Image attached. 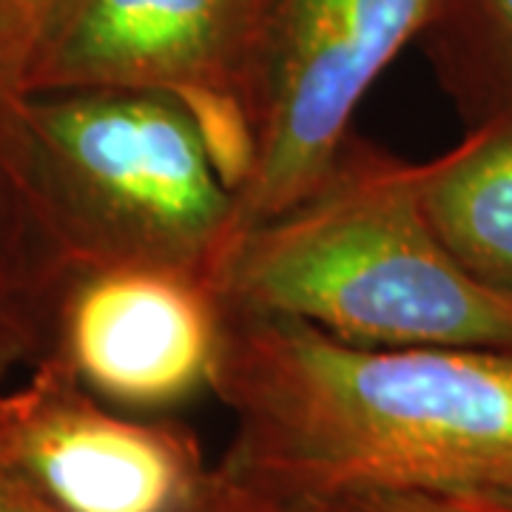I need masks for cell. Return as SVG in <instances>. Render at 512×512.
Instances as JSON below:
<instances>
[{"mask_svg":"<svg viewBox=\"0 0 512 512\" xmlns=\"http://www.w3.org/2000/svg\"><path fill=\"white\" fill-rule=\"evenodd\" d=\"M222 328L220 296L202 276L160 265H100L60 279L43 353L100 402L165 413L211 390Z\"/></svg>","mask_w":512,"mask_h":512,"instance_id":"cell-6","label":"cell"},{"mask_svg":"<svg viewBox=\"0 0 512 512\" xmlns=\"http://www.w3.org/2000/svg\"><path fill=\"white\" fill-rule=\"evenodd\" d=\"M214 291L222 311L308 322L350 345L512 350V299L441 245L419 163L353 137L311 194L237 239Z\"/></svg>","mask_w":512,"mask_h":512,"instance_id":"cell-2","label":"cell"},{"mask_svg":"<svg viewBox=\"0 0 512 512\" xmlns=\"http://www.w3.org/2000/svg\"><path fill=\"white\" fill-rule=\"evenodd\" d=\"M69 0H0V97L26 92L46 40Z\"/></svg>","mask_w":512,"mask_h":512,"instance_id":"cell-11","label":"cell"},{"mask_svg":"<svg viewBox=\"0 0 512 512\" xmlns=\"http://www.w3.org/2000/svg\"><path fill=\"white\" fill-rule=\"evenodd\" d=\"M0 512H60L12 473L0 470Z\"/></svg>","mask_w":512,"mask_h":512,"instance_id":"cell-15","label":"cell"},{"mask_svg":"<svg viewBox=\"0 0 512 512\" xmlns=\"http://www.w3.org/2000/svg\"><path fill=\"white\" fill-rule=\"evenodd\" d=\"M12 97H0V302H52L60 268L40 237L6 146L3 111Z\"/></svg>","mask_w":512,"mask_h":512,"instance_id":"cell-10","label":"cell"},{"mask_svg":"<svg viewBox=\"0 0 512 512\" xmlns=\"http://www.w3.org/2000/svg\"><path fill=\"white\" fill-rule=\"evenodd\" d=\"M225 313L211 393L234 416L217 470L276 504L512 493V350L370 348Z\"/></svg>","mask_w":512,"mask_h":512,"instance_id":"cell-1","label":"cell"},{"mask_svg":"<svg viewBox=\"0 0 512 512\" xmlns=\"http://www.w3.org/2000/svg\"><path fill=\"white\" fill-rule=\"evenodd\" d=\"M0 470L60 512H197L217 481L188 427L123 416L52 353L0 387Z\"/></svg>","mask_w":512,"mask_h":512,"instance_id":"cell-5","label":"cell"},{"mask_svg":"<svg viewBox=\"0 0 512 512\" xmlns=\"http://www.w3.org/2000/svg\"><path fill=\"white\" fill-rule=\"evenodd\" d=\"M419 40L470 126L512 109V0H433Z\"/></svg>","mask_w":512,"mask_h":512,"instance_id":"cell-9","label":"cell"},{"mask_svg":"<svg viewBox=\"0 0 512 512\" xmlns=\"http://www.w3.org/2000/svg\"><path fill=\"white\" fill-rule=\"evenodd\" d=\"M316 512H470L458 507L450 498L436 495H353L339 498L322 507H311Z\"/></svg>","mask_w":512,"mask_h":512,"instance_id":"cell-13","label":"cell"},{"mask_svg":"<svg viewBox=\"0 0 512 512\" xmlns=\"http://www.w3.org/2000/svg\"><path fill=\"white\" fill-rule=\"evenodd\" d=\"M279 512H316L305 504H279Z\"/></svg>","mask_w":512,"mask_h":512,"instance_id":"cell-17","label":"cell"},{"mask_svg":"<svg viewBox=\"0 0 512 512\" xmlns=\"http://www.w3.org/2000/svg\"><path fill=\"white\" fill-rule=\"evenodd\" d=\"M458 507L470 512H512V493L493 495H464V498H450Z\"/></svg>","mask_w":512,"mask_h":512,"instance_id":"cell-16","label":"cell"},{"mask_svg":"<svg viewBox=\"0 0 512 512\" xmlns=\"http://www.w3.org/2000/svg\"><path fill=\"white\" fill-rule=\"evenodd\" d=\"M49 308L52 302H0V387L46 350Z\"/></svg>","mask_w":512,"mask_h":512,"instance_id":"cell-12","label":"cell"},{"mask_svg":"<svg viewBox=\"0 0 512 512\" xmlns=\"http://www.w3.org/2000/svg\"><path fill=\"white\" fill-rule=\"evenodd\" d=\"M217 467V464H214ZM197 512H279L276 501H268L265 495L251 493L245 487L231 484L228 478L220 476L217 470V481L211 487L208 498L202 501V507Z\"/></svg>","mask_w":512,"mask_h":512,"instance_id":"cell-14","label":"cell"},{"mask_svg":"<svg viewBox=\"0 0 512 512\" xmlns=\"http://www.w3.org/2000/svg\"><path fill=\"white\" fill-rule=\"evenodd\" d=\"M424 217L467 274L512 299V109L419 163Z\"/></svg>","mask_w":512,"mask_h":512,"instance_id":"cell-8","label":"cell"},{"mask_svg":"<svg viewBox=\"0 0 512 512\" xmlns=\"http://www.w3.org/2000/svg\"><path fill=\"white\" fill-rule=\"evenodd\" d=\"M6 146L60 276L160 265L217 282L237 245V194L180 97L43 89L3 111Z\"/></svg>","mask_w":512,"mask_h":512,"instance_id":"cell-3","label":"cell"},{"mask_svg":"<svg viewBox=\"0 0 512 512\" xmlns=\"http://www.w3.org/2000/svg\"><path fill=\"white\" fill-rule=\"evenodd\" d=\"M262 0H69L26 92L154 89L242 103Z\"/></svg>","mask_w":512,"mask_h":512,"instance_id":"cell-7","label":"cell"},{"mask_svg":"<svg viewBox=\"0 0 512 512\" xmlns=\"http://www.w3.org/2000/svg\"><path fill=\"white\" fill-rule=\"evenodd\" d=\"M430 9L433 0H262L245 80L254 157L237 194L239 237L328 177L356 109L419 40Z\"/></svg>","mask_w":512,"mask_h":512,"instance_id":"cell-4","label":"cell"}]
</instances>
